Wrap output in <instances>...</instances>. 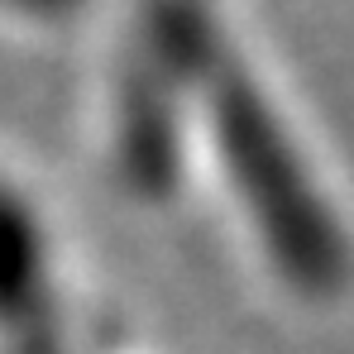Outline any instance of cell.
<instances>
[{
	"mask_svg": "<svg viewBox=\"0 0 354 354\" xmlns=\"http://www.w3.org/2000/svg\"><path fill=\"white\" fill-rule=\"evenodd\" d=\"M206 96V115L216 120L211 139L221 144L230 192H235L244 221L278 273L301 278V288H335L340 278V230H330V216L306 177V163L288 139V124L263 101V86L249 82V72L225 58H206L196 77Z\"/></svg>",
	"mask_w": 354,
	"mask_h": 354,
	"instance_id": "6da1fadb",
	"label": "cell"
}]
</instances>
